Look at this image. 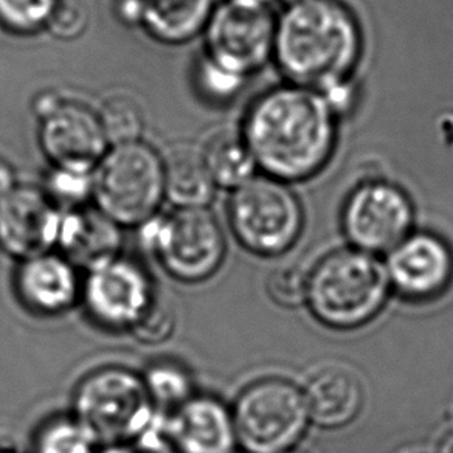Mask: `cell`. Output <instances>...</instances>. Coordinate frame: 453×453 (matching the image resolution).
<instances>
[{
    "mask_svg": "<svg viewBox=\"0 0 453 453\" xmlns=\"http://www.w3.org/2000/svg\"><path fill=\"white\" fill-rule=\"evenodd\" d=\"M241 134L265 176L303 182L333 156L337 115L320 92L288 84L255 100Z\"/></svg>",
    "mask_w": 453,
    "mask_h": 453,
    "instance_id": "cell-1",
    "label": "cell"
},
{
    "mask_svg": "<svg viewBox=\"0 0 453 453\" xmlns=\"http://www.w3.org/2000/svg\"><path fill=\"white\" fill-rule=\"evenodd\" d=\"M360 55L359 20L340 0H303L277 19L273 59L294 86L325 92L348 82Z\"/></svg>",
    "mask_w": 453,
    "mask_h": 453,
    "instance_id": "cell-2",
    "label": "cell"
},
{
    "mask_svg": "<svg viewBox=\"0 0 453 453\" xmlns=\"http://www.w3.org/2000/svg\"><path fill=\"white\" fill-rule=\"evenodd\" d=\"M391 294L385 265L353 247L327 253L308 272L306 306L334 331H353L374 320Z\"/></svg>",
    "mask_w": 453,
    "mask_h": 453,
    "instance_id": "cell-3",
    "label": "cell"
},
{
    "mask_svg": "<svg viewBox=\"0 0 453 453\" xmlns=\"http://www.w3.org/2000/svg\"><path fill=\"white\" fill-rule=\"evenodd\" d=\"M137 230L146 250L179 283H205L226 261V234L208 208H174Z\"/></svg>",
    "mask_w": 453,
    "mask_h": 453,
    "instance_id": "cell-4",
    "label": "cell"
},
{
    "mask_svg": "<svg viewBox=\"0 0 453 453\" xmlns=\"http://www.w3.org/2000/svg\"><path fill=\"white\" fill-rule=\"evenodd\" d=\"M164 201V156L143 140L111 146L95 166L92 202L121 228H139Z\"/></svg>",
    "mask_w": 453,
    "mask_h": 453,
    "instance_id": "cell-5",
    "label": "cell"
},
{
    "mask_svg": "<svg viewBox=\"0 0 453 453\" xmlns=\"http://www.w3.org/2000/svg\"><path fill=\"white\" fill-rule=\"evenodd\" d=\"M156 411L139 372L107 365L88 372L73 390L72 413L101 446L129 444Z\"/></svg>",
    "mask_w": 453,
    "mask_h": 453,
    "instance_id": "cell-6",
    "label": "cell"
},
{
    "mask_svg": "<svg viewBox=\"0 0 453 453\" xmlns=\"http://www.w3.org/2000/svg\"><path fill=\"white\" fill-rule=\"evenodd\" d=\"M226 211L234 240L261 258L289 252L304 226L302 202L294 191L265 174L234 189Z\"/></svg>",
    "mask_w": 453,
    "mask_h": 453,
    "instance_id": "cell-7",
    "label": "cell"
},
{
    "mask_svg": "<svg viewBox=\"0 0 453 453\" xmlns=\"http://www.w3.org/2000/svg\"><path fill=\"white\" fill-rule=\"evenodd\" d=\"M238 444L246 453H284L302 440L309 424L303 388L288 379L247 385L232 405Z\"/></svg>",
    "mask_w": 453,
    "mask_h": 453,
    "instance_id": "cell-8",
    "label": "cell"
},
{
    "mask_svg": "<svg viewBox=\"0 0 453 453\" xmlns=\"http://www.w3.org/2000/svg\"><path fill=\"white\" fill-rule=\"evenodd\" d=\"M158 296L150 272L119 255L86 272L80 303L88 320L107 333H131Z\"/></svg>",
    "mask_w": 453,
    "mask_h": 453,
    "instance_id": "cell-9",
    "label": "cell"
},
{
    "mask_svg": "<svg viewBox=\"0 0 453 453\" xmlns=\"http://www.w3.org/2000/svg\"><path fill=\"white\" fill-rule=\"evenodd\" d=\"M415 226V207L401 187L387 180L360 183L342 208V230L349 247L387 255Z\"/></svg>",
    "mask_w": 453,
    "mask_h": 453,
    "instance_id": "cell-10",
    "label": "cell"
},
{
    "mask_svg": "<svg viewBox=\"0 0 453 453\" xmlns=\"http://www.w3.org/2000/svg\"><path fill=\"white\" fill-rule=\"evenodd\" d=\"M39 120V145L55 168L92 173L109 151V142L98 112L57 94L35 101Z\"/></svg>",
    "mask_w": 453,
    "mask_h": 453,
    "instance_id": "cell-11",
    "label": "cell"
},
{
    "mask_svg": "<svg viewBox=\"0 0 453 453\" xmlns=\"http://www.w3.org/2000/svg\"><path fill=\"white\" fill-rule=\"evenodd\" d=\"M277 19L271 10L222 2L205 28V57L249 78L273 59Z\"/></svg>",
    "mask_w": 453,
    "mask_h": 453,
    "instance_id": "cell-12",
    "label": "cell"
},
{
    "mask_svg": "<svg viewBox=\"0 0 453 453\" xmlns=\"http://www.w3.org/2000/svg\"><path fill=\"white\" fill-rule=\"evenodd\" d=\"M385 257L391 292L405 302H434L452 286L453 249L440 234L413 230Z\"/></svg>",
    "mask_w": 453,
    "mask_h": 453,
    "instance_id": "cell-13",
    "label": "cell"
},
{
    "mask_svg": "<svg viewBox=\"0 0 453 453\" xmlns=\"http://www.w3.org/2000/svg\"><path fill=\"white\" fill-rule=\"evenodd\" d=\"M61 218L44 189L18 185L0 201V250L18 263L57 250Z\"/></svg>",
    "mask_w": 453,
    "mask_h": 453,
    "instance_id": "cell-14",
    "label": "cell"
},
{
    "mask_svg": "<svg viewBox=\"0 0 453 453\" xmlns=\"http://www.w3.org/2000/svg\"><path fill=\"white\" fill-rule=\"evenodd\" d=\"M81 284L78 269L57 250L19 261L13 275L20 306L47 319L75 308L81 300Z\"/></svg>",
    "mask_w": 453,
    "mask_h": 453,
    "instance_id": "cell-15",
    "label": "cell"
},
{
    "mask_svg": "<svg viewBox=\"0 0 453 453\" xmlns=\"http://www.w3.org/2000/svg\"><path fill=\"white\" fill-rule=\"evenodd\" d=\"M179 453H238L232 407L213 395L197 393L170 413Z\"/></svg>",
    "mask_w": 453,
    "mask_h": 453,
    "instance_id": "cell-16",
    "label": "cell"
},
{
    "mask_svg": "<svg viewBox=\"0 0 453 453\" xmlns=\"http://www.w3.org/2000/svg\"><path fill=\"white\" fill-rule=\"evenodd\" d=\"M123 228L88 203L63 211L57 252L84 272L121 255Z\"/></svg>",
    "mask_w": 453,
    "mask_h": 453,
    "instance_id": "cell-17",
    "label": "cell"
},
{
    "mask_svg": "<svg viewBox=\"0 0 453 453\" xmlns=\"http://www.w3.org/2000/svg\"><path fill=\"white\" fill-rule=\"evenodd\" d=\"M303 393L311 424L326 430L351 424L365 403L360 379L343 366H326L314 372Z\"/></svg>",
    "mask_w": 453,
    "mask_h": 453,
    "instance_id": "cell-18",
    "label": "cell"
},
{
    "mask_svg": "<svg viewBox=\"0 0 453 453\" xmlns=\"http://www.w3.org/2000/svg\"><path fill=\"white\" fill-rule=\"evenodd\" d=\"M165 199L179 210L208 208L216 183L208 171L201 146L176 145L164 156Z\"/></svg>",
    "mask_w": 453,
    "mask_h": 453,
    "instance_id": "cell-19",
    "label": "cell"
},
{
    "mask_svg": "<svg viewBox=\"0 0 453 453\" xmlns=\"http://www.w3.org/2000/svg\"><path fill=\"white\" fill-rule=\"evenodd\" d=\"M213 10V0H142L140 27L162 44H187L205 32Z\"/></svg>",
    "mask_w": 453,
    "mask_h": 453,
    "instance_id": "cell-20",
    "label": "cell"
},
{
    "mask_svg": "<svg viewBox=\"0 0 453 453\" xmlns=\"http://www.w3.org/2000/svg\"><path fill=\"white\" fill-rule=\"evenodd\" d=\"M201 150L218 188L234 191L257 176L258 166L241 131H216Z\"/></svg>",
    "mask_w": 453,
    "mask_h": 453,
    "instance_id": "cell-21",
    "label": "cell"
},
{
    "mask_svg": "<svg viewBox=\"0 0 453 453\" xmlns=\"http://www.w3.org/2000/svg\"><path fill=\"white\" fill-rule=\"evenodd\" d=\"M142 379L154 409L168 415L197 395L193 372L179 360H156L146 366Z\"/></svg>",
    "mask_w": 453,
    "mask_h": 453,
    "instance_id": "cell-22",
    "label": "cell"
},
{
    "mask_svg": "<svg viewBox=\"0 0 453 453\" xmlns=\"http://www.w3.org/2000/svg\"><path fill=\"white\" fill-rule=\"evenodd\" d=\"M33 453H96L100 444L72 411L53 416L33 436Z\"/></svg>",
    "mask_w": 453,
    "mask_h": 453,
    "instance_id": "cell-23",
    "label": "cell"
},
{
    "mask_svg": "<svg viewBox=\"0 0 453 453\" xmlns=\"http://www.w3.org/2000/svg\"><path fill=\"white\" fill-rule=\"evenodd\" d=\"M96 112L109 146L127 145L143 140L142 135L145 129V115L133 98L113 95L103 103L100 111Z\"/></svg>",
    "mask_w": 453,
    "mask_h": 453,
    "instance_id": "cell-24",
    "label": "cell"
},
{
    "mask_svg": "<svg viewBox=\"0 0 453 453\" xmlns=\"http://www.w3.org/2000/svg\"><path fill=\"white\" fill-rule=\"evenodd\" d=\"M42 189L63 211L84 207L94 197V171L88 173L51 166Z\"/></svg>",
    "mask_w": 453,
    "mask_h": 453,
    "instance_id": "cell-25",
    "label": "cell"
},
{
    "mask_svg": "<svg viewBox=\"0 0 453 453\" xmlns=\"http://www.w3.org/2000/svg\"><path fill=\"white\" fill-rule=\"evenodd\" d=\"M57 0H0V26L7 32L30 36L47 28Z\"/></svg>",
    "mask_w": 453,
    "mask_h": 453,
    "instance_id": "cell-26",
    "label": "cell"
},
{
    "mask_svg": "<svg viewBox=\"0 0 453 453\" xmlns=\"http://www.w3.org/2000/svg\"><path fill=\"white\" fill-rule=\"evenodd\" d=\"M176 325V314L171 303L158 296L129 334L142 345L157 347L173 337Z\"/></svg>",
    "mask_w": 453,
    "mask_h": 453,
    "instance_id": "cell-27",
    "label": "cell"
},
{
    "mask_svg": "<svg viewBox=\"0 0 453 453\" xmlns=\"http://www.w3.org/2000/svg\"><path fill=\"white\" fill-rule=\"evenodd\" d=\"M246 80L244 76L220 67L219 64L214 63L205 55L201 58L196 70L197 88L201 94L205 95L207 100L216 103L232 100L244 86Z\"/></svg>",
    "mask_w": 453,
    "mask_h": 453,
    "instance_id": "cell-28",
    "label": "cell"
},
{
    "mask_svg": "<svg viewBox=\"0 0 453 453\" xmlns=\"http://www.w3.org/2000/svg\"><path fill=\"white\" fill-rule=\"evenodd\" d=\"M308 272L296 265H280L267 278V294L272 302L283 308H300L306 304Z\"/></svg>",
    "mask_w": 453,
    "mask_h": 453,
    "instance_id": "cell-29",
    "label": "cell"
},
{
    "mask_svg": "<svg viewBox=\"0 0 453 453\" xmlns=\"http://www.w3.org/2000/svg\"><path fill=\"white\" fill-rule=\"evenodd\" d=\"M90 7L88 0H57L45 32L61 41H73L88 30Z\"/></svg>",
    "mask_w": 453,
    "mask_h": 453,
    "instance_id": "cell-30",
    "label": "cell"
},
{
    "mask_svg": "<svg viewBox=\"0 0 453 453\" xmlns=\"http://www.w3.org/2000/svg\"><path fill=\"white\" fill-rule=\"evenodd\" d=\"M137 453H179L170 427V415L156 410L129 442Z\"/></svg>",
    "mask_w": 453,
    "mask_h": 453,
    "instance_id": "cell-31",
    "label": "cell"
},
{
    "mask_svg": "<svg viewBox=\"0 0 453 453\" xmlns=\"http://www.w3.org/2000/svg\"><path fill=\"white\" fill-rule=\"evenodd\" d=\"M18 177L12 164H8L5 158L0 157V201L7 197L16 187H18Z\"/></svg>",
    "mask_w": 453,
    "mask_h": 453,
    "instance_id": "cell-32",
    "label": "cell"
},
{
    "mask_svg": "<svg viewBox=\"0 0 453 453\" xmlns=\"http://www.w3.org/2000/svg\"><path fill=\"white\" fill-rule=\"evenodd\" d=\"M119 18L127 26H140L142 20V0H120Z\"/></svg>",
    "mask_w": 453,
    "mask_h": 453,
    "instance_id": "cell-33",
    "label": "cell"
},
{
    "mask_svg": "<svg viewBox=\"0 0 453 453\" xmlns=\"http://www.w3.org/2000/svg\"><path fill=\"white\" fill-rule=\"evenodd\" d=\"M228 2H234L236 5H242V7L271 10V4L273 0H228Z\"/></svg>",
    "mask_w": 453,
    "mask_h": 453,
    "instance_id": "cell-34",
    "label": "cell"
},
{
    "mask_svg": "<svg viewBox=\"0 0 453 453\" xmlns=\"http://www.w3.org/2000/svg\"><path fill=\"white\" fill-rule=\"evenodd\" d=\"M96 453H137L129 444H112V446H101Z\"/></svg>",
    "mask_w": 453,
    "mask_h": 453,
    "instance_id": "cell-35",
    "label": "cell"
},
{
    "mask_svg": "<svg viewBox=\"0 0 453 453\" xmlns=\"http://www.w3.org/2000/svg\"><path fill=\"white\" fill-rule=\"evenodd\" d=\"M440 453H453V432L441 441Z\"/></svg>",
    "mask_w": 453,
    "mask_h": 453,
    "instance_id": "cell-36",
    "label": "cell"
},
{
    "mask_svg": "<svg viewBox=\"0 0 453 453\" xmlns=\"http://www.w3.org/2000/svg\"><path fill=\"white\" fill-rule=\"evenodd\" d=\"M278 2H281L283 4L284 8L290 7V5H296L298 2H303V0H278Z\"/></svg>",
    "mask_w": 453,
    "mask_h": 453,
    "instance_id": "cell-37",
    "label": "cell"
},
{
    "mask_svg": "<svg viewBox=\"0 0 453 453\" xmlns=\"http://www.w3.org/2000/svg\"><path fill=\"white\" fill-rule=\"evenodd\" d=\"M0 453H18L12 450V449H0Z\"/></svg>",
    "mask_w": 453,
    "mask_h": 453,
    "instance_id": "cell-38",
    "label": "cell"
},
{
    "mask_svg": "<svg viewBox=\"0 0 453 453\" xmlns=\"http://www.w3.org/2000/svg\"><path fill=\"white\" fill-rule=\"evenodd\" d=\"M284 453H303V452H300V450H296V449H292V450H288V452H284Z\"/></svg>",
    "mask_w": 453,
    "mask_h": 453,
    "instance_id": "cell-39",
    "label": "cell"
},
{
    "mask_svg": "<svg viewBox=\"0 0 453 453\" xmlns=\"http://www.w3.org/2000/svg\"><path fill=\"white\" fill-rule=\"evenodd\" d=\"M238 453H240V452H238ZM244 453H246V452H244Z\"/></svg>",
    "mask_w": 453,
    "mask_h": 453,
    "instance_id": "cell-40",
    "label": "cell"
}]
</instances>
